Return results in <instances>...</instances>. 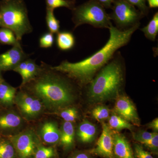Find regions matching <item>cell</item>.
Returning <instances> with one entry per match:
<instances>
[{"mask_svg": "<svg viewBox=\"0 0 158 158\" xmlns=\"http://www.w3.org/2000/svg\"><path fill=\"white\" fill-rule=\"evenodd\" d=\"M57 156L56 151L53 147H47L41 144L37 148L33 158H56Z\"/></svg>", "mask_w": 158, "mask_h": 158, "instance_id": "obj_24", "label": "cell"}, {"mask_svg": "<svg viewBox=\"0 0 158 158\" xmlns=\"http://www.w3.org/2000/svg\"><path fill=\"white\" fill-rule=\"evenodd\" d=\"M23 117L13 111H9L0 114V130L12 132L19 130L23 124Z\"/></svg>", "mask_w": 158, "mask_h": 158, "instance_id": "obj_13", "label": "cell"}, {"mask_svg": "<svg viewBox=\"0 0 158 158\" xmlns=\"http://www.w3.org/2000/svg\"><path fill=\"white\" fill-rule=\"evenodd\" d=\"M1 71H2L0 70V81L2 80V74H1Z\"/></svg>", "mask_w": 158, "mask_h": 158, "instance_id": "obj_38", "label": "cell"}, {"mask_svg": "<svg viewBox=\"0 0 158 158\" xmlns=\"http://www.w3.org/2000/svg\"><path fill=\"white\" fill-rule=\"evenodd\" d=\"M148 127L153 130L154 132H157L158 131V118H155L148 125Z\"/></svg>", "mask_w": 158, "mask_h": 158, "instance_id": "obj_35", "label": "cell"}, {"mask_svg": "<svg viewBox=\"0 0 158 158\" xmlns=\"http://www.w3.org/2000/svg\"><path fill=\"white\" fill-rule=\"evenodd\" d=\"M60 135V130L54 122H46L40 128V138L46 144L54 145L59 143Z\"/></svg>", "mask_w": 158, "mask_h": 158, "instance_id": "obj_14", "label": "cell"}, {"mask_svg": "<svg viewBox=\"0 0 158 158\" xmlns=\"http://www.w3.org/2000/svg\"><path fill=\"white\" fill-rule=\"evenodd\" d=\"M47 8L54 10L59 7L71 8L73 6V3L68 0H46Z\"/></svg>", "mask_w": 158, "mask_h": 158, "instance_id": "obj_28", "label": "cell"}, {"mask_svg": "<svg viewBox=\"0 0 158 158\" xmlns=\"http://www.w3.org/2000/svg\"><path fill=\"white\" fill-rule=\"evenodd\" d=\"M140 24L125 30H120L111 24L109 27V40L102 48L91 56L77 62L65 60L59 65L51 66L54 70L62 73L75 81L79 85L89 84L97 72L111 60L116 51L128 43Z\"/></svg>", "mask_w": 158, "mask_h": 158, "instance_id": "obj_1", "label": "cell"}, {"mask_svg": "<svg viewBox=\"0 0 158 158\" xmlns=\"http://www.w3.org/2000/svg\"><path fill=\"white\" fill-rule=\"evenodd\" d=\"M145 147L148 148L152 153L155 154H158V135L156 133L154 135L151 139L145 141L143 144Z\"/></svg>", "mask_w": 158, "mask_h": 158, "instance_id": "obj_32", "label": "cell"}, {"mask_svg": "<svg viewBox=\"0 0 158 158\" xmlns=\"http://www.w3.org/2000/svg\"><path fill=\"white\" fill-rule=\"evenodd\" d=\"M13 32L9 29L0 28V43L4 44L13 46L19 42Z\"/></svg>", "mask_w": 158, "mask_h": 158, "instance_id": "obj_25", "label": "cell"}, {"mask_svg": "<svg viewBox=\"0 0 158 158\" xmlns=\"http://www.w3.org/2000/svg\"><path fill=\"white\" fill-rule=\"evenodd\" d=\"M97 129L92 123L85 120L81 123L77 131V138L80 142L90 143L94 141L96 137Z\"/></svg>", "mask_w": 158, "mask_h": 158, "instance_id": "obj_16", "label": "cell"}, {"mask_svg": "<svg viewBox=\"0 0 158 158\" xmlns=\"http://www.w3.org/2000/svg\"><path fill=\"white\" fill-rule=\"evenodd\" d=\"M0 27L11 30L19 41L33 32L23 0H6L0 6Z\"/></svg>", "mask_w": 158, "mask_h": 158, "instance_id": "obj_4", "label": "cell"}, {"mask_svg": "<svg viewBox=\"0 0 158 158\" xmlns=\"http://www.w3.org/2000/svg\"><path fill=\"white\" fill-rule=\"evenodd\" d=\"M156 132L151 133L146 131H140L133 135V138L140 144H143L145 141H148L153 137Z\"/></svg>", "mask_w": 158, "mask_h": 158, "instance_id": "obj_30", "label": "cell"}, {"mask_svg": "<svg viewBox=\"0 0 158 158\" xmlns=\"http://www.w3.org/2000/svg\"><path fill=\"white\" fill-rule=\"evenodd\" d=\"M124 59L117 53L89 83V101L96 103L116 98L124 83Z\"/></svg>", "mask_w": 158, "mask_h": 158, "instance_id": "obj_3", "label": "cell"}, {"mask_svg": "<svg viewBox=\"0 0 158 158\" xmlns=\"http://www.w3.org/2000/svg\"><path fill=\"white\" fill-rule=\"evenodd\" d=\"M40 67L38 75L22 88H26L49 110L63 109L72 104L76 89L71 82L44 62Z\"/></svg>", "mask_w": 158, "mask_h": 158, "instance_id": "obj_2", "label": "cell"}, {"mask_svg": "<svg viewBox=\"0 0 158 158\" xmlns=\"http://www.w3.org/2000/svg\"><path fill=\"white\" fill-rule=\"evenodd\" d=\"M133 152L135 158H154L150 153L144 150L140 144H134Z\"/></svg>", "mask_w": 158, "mask_h": 158, "instance_id": "obj_29", "label": "cell"}, {"mask_svg": "<svg viewBox=\"0 0 158 158\" xmlns=\"http://www.w3.org/2000/svg\"><path fill=\"white\" fill-rule=\"evenodd\" d=\"M113 0H98L99 2L102 6L110 7L111 4L113 2Z\"/></svg>", "mask_w": 158, "mask_h": 158, "instance_id": "obj_37", "label": "cell"}, {"mask_svg": "<svg viewBox=\"0 0 158 158\" xmlns=\"http://www.w3.org/2000/svg\"><path fill=\"white\" fill-rule=\"evenodd\" d=\"M88 151L91 155L103 158H115L113 151V131L108 125L103 123L102 134L96 146Z\"/></svg>", "mask_w": 158, "mask_h": 158, "instance_id": "obj_9", "label": "cell"}, {"mask_svg": "<svg viewBox=\"0 0 158 158\" xmlns=\"http://www.w3.org/2000/svg\"><path fill=\"white\" fill-rule=\"evenodd\" d=\"M41 67L38 65L33 59H27L24 72L21 76L22 79L21 87H23L26 84L33 80L38 75L40 72Z\"/></svg>", "mask_w": 158, "mask_h": 158, "instance_id": "obj_18", "label": "cell"}, {"mask_svg": "<svg viewBox=\"0 0 158 158\" xmlns=\"http://www.w3.org/2000/svg\"><path fill=\"white\" fill-rule=\"evenodd\" d=\"M16 152L17 158H33L37 148L41 144L33 130L27 129L9 138Z\"/></svg>", "mask_w": 158, "mask_h": 158, "instance_id": "obj_6", "label": "cell"}, {"mask_svg": "<svg viewBox=\"0 0 158 158\" xmlns=\"http://www.w3.org/2000/svg\"><path fill=\"white\" fill-rule=\"evenodd\" d=\"M140 15L135 7L125 0H118L113 8L112 19L116 23V28L125 30L140 24Z\"/></svg>", "mask_w": 158, "mask_h": 158, "instance_id": "obj_7", "label": "cell"}, {"mask_svg": "<svg viewBox=\"0 0 158 158\" xmlns=\"http://www.w3.org/2000/svg\"><path fill=\"white\" fill-rule=\"evenodd\" d=\"M46 20L49 32L53 34L59 33L60 24L54 15L53 10L47 8Z\"/></svg>", "mask_w": 158, "mask_h": 158, "instance_id": "obj_23", "label": "cell"}, {"mask_svg": "<svg viewBox=\"0 0 158 158\" xmlns=\"http://www.w3.org/2000/svg\"><path fill=\"white\" fill-rule=\"evenodd\" d=\"M0 158H17L14 146L9 139H0Z\"/></svg>", "mask_w": 158, "mask_h": 158, "instance_id": "obj_22", "label": "cell"}, {"mask_svg": "<svg viewBox=\"0 0 158 158\" xmlns=\"http://www.w3.org/2000/svg\"><path fill=\"white\" fill-rule=\"evenodd\" d=\"M68 158H92L89 151H78L73 153Z\"/></svg>", "mask_w": 158, "mask_h": 158, "instance_id": "obj_33", "label": "cell"}, {"mask_svg": "<svg viewBox=\"0 0 158 158\" xmlns=\"http://www.w3.org/2000/svg\"><path fill=\"white\" fill-rule=\"evenodd\" d=\"M56 43L60 50L66 51L73 48L75 40L73 34L70 32H59L57 34Z\"/></svg>", "mask_w": 158, "mask_h": 158, "instance_id": "obj_19", "label": "cell"}, {"mask_svg": "<svg viewBox=\"0 0 158 158\" xmlns=\"http://www.w3.org/2000/svg\"><path fill=\"white\" fill-rule=\"evenodd\" d=\"M141 31L147 39L153 41L155 40L158 33V12L154 15L147 25L141 29Z\"/></svg>", "mask_w": 158, "mask_h": 158, "instance_id": "obj_21", "label": "cell"}, {"mask_svg": "<svg viewBox=\"0 0 158 158\" xmlns=\"http://www.w3.org/2000/svg\"><path fill=\"white\" fill-rule=\"evenodd\" d=\"M113 151L115 158H135L134 152L123 135L113 131Z\"/></svg>", "mask_w": 158, "mask_h": 158, "instance_id": "obj_12", "label": "cell"}, {"mask_svg": "<svg viewBox=\"0 0 158 158\" xmlns=\"http://www.w3.org/2000/svg\"><path fill=\"white\" fill-rule=\"evenodd\" d=\"M54 41L53 34L50 32L46 33L40 39V47L42 48H50L53 44Z\"/></svg>", "mask_w": 158, "mask_h": 158, "instance_id": "obj_31", "label": "cell"}, {"mask_svg": "<svg viewBox=\"0 0 158 158\" xmlns=\"http://www.w3.org/2000/svg\"><path fill=\"white\" fill-rule=\"evenodd\" d=\"M109 126L110 128L119 131L121 130L127 129L131 131L133 125L130 122L118 116L117 114H113L109 119Z\"/></svg>", "mask_w": 158, "mask_h": 158, "instance_id": "obj_20", "label": "cell"}, {"mask_svg": "<svg viewBox=\"0 0 158 158\" xmlns=\"http://www.w3.org/2000/svg\"><path fill=\"white\" fill-rule=\"evenodd\" d=\"M63 109L59 113V116L64 121L73 123L76 121L78 117V112L76 108L68 107Z\"/></svg>", "mask_w": 158, "mask_h": 158, "instance_id": "obj_27", "label": "cell"}, {"mask_svg": "<svg viewBox=\"0 0 158 158\" xmlns=\"http://www.w3.org/2000/svg\"><path fill=\"white\" fill-rule=\"evenodd\" d=\"M14 103L19 110L21 116L28 120L38 117L43 111L44 107L39 99L26 91H20L16 94Z\"/></svg>", "mask_w": 158, "mask_h": 158, "instance_id": "obj_8", "label": "cell"}, {"mask_svg": "<svg viewBox=\"0 0 158 158\" xmlns=\"http://www.w3.org/2000/svg\"><path fill=\"white\" fill-rule=\"evenodd\" d=\"M110 19L102 6L95 0H91L74 9L72 18L74 29L85 24L99 28H109L112 24Z\"/></svg>", "mask_w": 158, "mask_h": 158, "instance_id": "obj_5", "label": "cell"}, {"mask_svg": "<svg viewBox=\"0 0 158 158\" xmlns=\"http://www.w3.org/2000/svg\"><path fill=\"white\" fill-rule=\"evenodd\" d=\"M29 58V56L23 51L20 41L12 48L0 55V70H13L20 63Z\"/></svg>", "mask_w": 158, "mask_h": 158, "instance_id": "obj_10", "label": "cell"}, {"mask_svg": "<svg viewBox=\"0 0 158 158\" xmlns=\"http://www.w3.org/2000/svg\"><path fill=\"white\" fill-rule=\"evenodd\" d=\"M148 2L150 8H157L158 7V0H148Z\"/></svg>", "mask_w": 158, "mask_h": 158, "instance_id": "obj_36", "label": "cell"}, {"mask_svg": "<svg viewBox=\"0 0 158 158\" xmlns=\"http://www.w3.org/2000/svg\"><path fill=\"white\" fill-rule=\"evenodd\" d=\"M59 143L65 151L72 149L74 145L75 131L73 123L64 121L60 131Z\"/></svg>", "mask_w": 158, "mask_h": 158, "instance_id": "obj_15", "label": "cell"}, {"mask_svg": "<svg viewBox=\"0 0 158 158\" xmlns=\"http://www.w3.org/2000/svg\"><path fill=\"white\" fill-rule=\"evenodd\" d=\"M110 111L109 108L104 106H98L94 108L92 111L93 118L98 121H102L110 117Z\"/></svg>", "mask_w": 158, "mask_h": 158, "instance_id": "obj_26", "label": "cell"}, {"mask_svg": "<svg viewBox=\"0 0 158 158\" xmlns=\"http://www.w3.org/2000/svg\"><path fill=\"white\" fill-rule=\"evenodd\" d=\"M126 1L132 5L137 6L141 11H144L146 10L145 0H125Z\"/></svg>", "mask_w": 158, "mask_h": 158, "instance_id": "obj_34", "label": "cell"}, {"mask_svg": "<svg viewBox=\"0 0 158 158\" xmlns=\"http://www.w3.org/2000/svg\"><path fill=\"white\" fill-rule=\"evenodd\" d=\"M115 103V112L129 122L135 125H140V119L136 108L128 97L125 95L118 94L116 98Z\"/></svg>", "mask_w": 158, "mask_h": 158, "instance_id": "obj_11", "label": "cell"}, {"mask_svg": "<svg viewBox=\"0 0 158 158\" xmlns=\"http://www.w3.org/2000/svg\"><path fill=\"white\" fill-rule=\"evenodd\" d=\"M16 89L3 80L0 81V103L5 106H11L14 103Z\"/></svg>", "mask_w": 158, "mask_h": 158, "instance_id": "obj_17", "label": "cell"}]
</instances>
